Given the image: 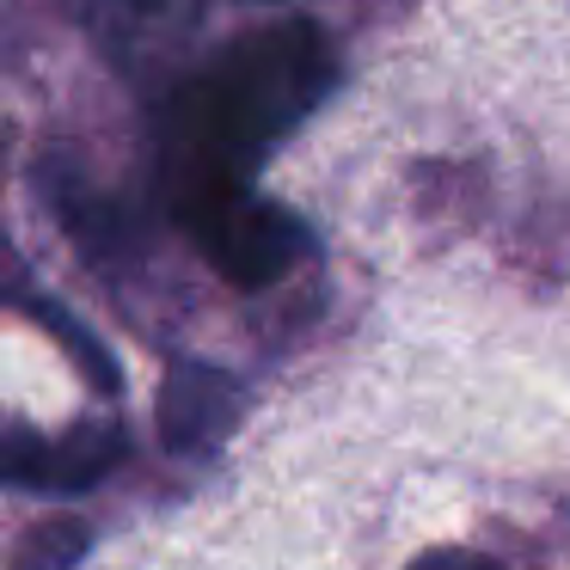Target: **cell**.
<instances>
[{
	"label": "cell",
	"mask_w": 570,
	"mask_h": 570,
	"mask_svg": "<svg viewBox=\"0 0 570 570\" xmlns=\"http://www.w3.org/2000/svg\"><path fill=\"white\" fill-rule=\"evenodd\" d=\"M124 460V435L111 423H80L68 435H26L7 442V479L26 491H87Z\"/></svg>",
	"instance_id": "3957f363"
},
{
	"label": "cell",
	"mask_w": 570,
	"mask_h": 570,
	"mask_svg": "<svg viewBox=\"0 0 570 570\" xmlns=\"http://www.w3.org/2000/svg\"><path fill=\"white\" fill-rule=\"evenodd\" d=\"M411 570H509V564H497V558H484V552H430Z\"/></svg>",
	"instance_id": "52a82bcc"
},
{
	"label": "cell",
	"mask_w": 570,
	"mask_h": 570,
	"mask_svg": "<svg viewBox=\"0 0 570 570\" xmlns=\"http://www.w3.org/2000/svg\"><path fill=\"white\" fill-rule=\"evenodd\" d=\"M337 62L313 26H271L234 43L166 117V185H252V166L332 92Z\"/></svg>",
	"instance_id": "6da1fadb"
},
{
	"label": "cell",
	"mask_w": 570,
	"mask_h": 570,
	"mask_svg": "<svg viewBox=\"0 0 570 570\" xmlns=\"http://www.w3.org/2000/svg\"><path fill=\"white\" fill-rule=\"evenodd\" d=\"M173 215L190 227L209 264L239 288H271L288 276V264L307 252V227L301 215L276 209V203L252 197V185H203L173 197Z\"/></svg>",
	"instance_id": "7a4b0ae2"
},
{
	"label": "cell",
	"mask_w": 570,
	"mask_h": 570,
	"mask_svg": "<svg viewBox=\"0 0 570 570\" xmlns=\"http://www.w3.org/2000/svg\"><path fill=\"white\" fill-rule=\"evenodd\" d=\"M31 313H38V320H43V332H56V337H62V344H68V356H75L80 368H87V381H99L105 393H111V386H117V368H111V356H105V350L92 344V337L80 332V325L68 320V313L56 307V301H31Z\"/></svg>",
	"instance_id": "8992f818"
},
{
	"label": "cell",
	"mask_w": 570,
	"mask_h": 570,
	"mask_svg": "<svg viewBox=\"0 0 570 570\" xmlns=\"http://www.w3.org/2000/svg\"><path fill=\"white\" fill-rule=\"evenodd\" d=\"M239 423V381L209 362H178L160 386V435L166 448H215Z\"/></svg>",
	"instance_id": "277c9868"
},
{
	"label": "cell",
	"mask_w": 570,
	"mask_h": 570,
	"mask_svg": "<svg viewBox=\"0 0 570 570\" xmlns=\"http://www.w3.org/2000/svg\"><path fill=\"white\" fill-rule=\"evenodd\" d=\"M80 552H87V528L80 521H43V528L26 533L13 570H68Z\"/></svg>",
	"instance_id": "5b68a950"
}]
</instances>
